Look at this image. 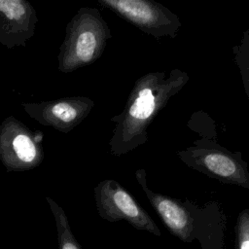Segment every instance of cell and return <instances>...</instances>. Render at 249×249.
<instances>
[{
    "instance_id": "obj_1",
    "label": "cell",
    "mask_w": 249,
    "mask_h": 249,
    "mask_svg": "<svg viewBox=\"0 0 249 249\" xmlns=\"http://www.w3.org/2000/svg\"><path fill=\"white\" fill-rule=\"evenodd\" d=\"M189 80L188 73L178 68L170 70L168 75L165 71H156L139 77L124 110L111 118L115 123L109 141L111 154L121 157L145 144L149 125Z\"/></svg>"
},
{
    "instance_id": "obj_2",
    "label": "cell",
    "mask_w": 249,
    "mask_h": 249,
    "mask_svg": "<svg viewBox=\"0 0 249 249\" xmlns=\"http://www.w3.org/2000/svg\"><path fill=\"white\" fill-rule=\"evenodd\" d=\"M107 22L95 8L84 7L69 22L59 53V70L71 72L97 60L111 38Z\"/></svg>"
},
{
    "instance_id": "obj_3",
    "label": "cell",
    "mask_w": 249,
    "mask_h": 249,
    "mask_svg": "<svg viewBox=\"0 0 249 249\" xmlns=\"http://www.w3.org/2000/svg\"><path fill=\"white\" fill-rule=\"evenodd\" d=\"M176 156L189 167L212 179L249 190L248 163L239 151L231 152L216 140L202 138L177 151Z\"/></svg>"
},
{
    "instance_id": "obj_4",
    "label": "cell",
    "mask_w": 249,
    "mask_h": 249,
    "mask_svg": "<svg viewBox=\"0 0 249 249\" xmlns=\"http://www.w3.org/2000/svg\"><path fill=\"white\" fill-rule=\"evenodd\" d=\"M98 4L158 41L175 39L182 26L176 14L154 0H98Z\"/></svg>"
},
{
    "instance_id": "obj_5",
    "label": "cell",
    "mask_w": 249,
    "mask_h": 249,
    "mask_svg": "<svg viewBox=\"0 0 249 249\" xmlns=\"http://www.w3.org/2000/svg\"><path fill=\"white\" fill-rule=\"evenodd\" d=\"M94 198L98 214L103 219L109 222L124 220L138 230L160 235V229L150 215L116 180L99 182L94 188Z\"/></svg>"
},
{
    "instance_id": "obj_6",
    "label": "cell",
    "mask_w": 249,
    "mask_h": 249,
    "mask_svg": "<svg viewBox=\"0 0 249 249\" xmlns=\"http://www.w3.org/2000/svg\"><path fill=\"white\" fill-rule=\"evenodd\" d=\"M135 178L151 205L168 230L181 240L190 241L196 226L195 206L152 191L148 187L147 173L144 168L135 171Z\"/></svg>"
},
{
    "instance_id": "obj_7",
    "label": "cell",
    "mask_w": 249,
    "mask_h": 249,
    "mask_svg": "<svg viewBox=\"0 0 249 249\" xmlns=\"http://www.w3.org/2000/svg\"><path fill=\"white\" fill-rule=\"evenodd\" d=\"M0 158L9 169H26L40 162L41 154L25 126L11 119L0 129Z\"/></svg>"
},
{
    "instance_id": "obj_8",
    "label": "cell",
    "mask_w": 249,
    "mask_h": 249,
    "mask_svg": "<svg viewBox=\"0 0 249 249\" xmlns=\"http://www.w3.org/2000/svg\"><path fill=\"white\" fill-rule=\"evenodd\" d=\"M94 102L88 97H72L41 104H24L25 111L45 125L67 132L90 112Z\"/></svg>"
},
{
    "instance_id": "obj_9",
    "label": "cell",
    "mask_w": 249,
    "mask_h": 249,
    "mask_svg": "<svg viewBox=\"0 0 249 249\" xmlns=\"http://www.w3.org/2000/svg\"><path fill=\"white\" fill-rule=\"evenodd\" d=\"M35 13L22 0H0V42L12 48L33 34Z\"/></svg>"
},
{
    "instance_id": "obj_10",
    "label": "cell",
    "mask_w": 249,
    "mask_h": 249,
    "mask_svg": "<svg viewBox=\"0 0 249 249\" xmlns=\"http://www.w3.org/2000/svg\"><path fill=\"white\" fill-rule=\"evenodd\" d=\"M47 201L49 202L55 221L58 249H82L71 231L68 218L64 210L50 197H47Z\"/></svg>"
},
{
    "instance_id": "obj_11",
    "label": "cell",
    "mask_w": 249,
    "mask_h": 249,
    "mask_svg": "<svg viewBox=\"0 0 249 249\" xmlns=\"http://www.w3.org/2000/svg\"><path fill=\"white\" fill-rule=\"evenodd\" d=\"M232 53L249 100V29L243 31L239 44L232 47Z\"/></svg>"
},
{
    "instance_id": "obj_12",
    "label": "cell",
    "mask_w": 249,
    "mask_h": 249,
    "mask_svg": "<svg viewBox=\"0 0 249 249\" xmlns=\"http://www.w3.org/2000/svg\"><path fill=\"white\" fill-rule=\"evenodd\" d=\"M237 249H249V209L242 210L236 222Z\"/></svg>"
}]
</instances>
